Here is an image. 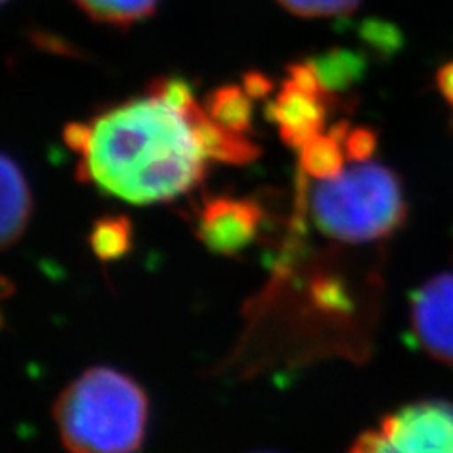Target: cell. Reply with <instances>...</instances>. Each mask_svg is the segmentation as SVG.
Listing matches in <instances>:
<instances>
[{"mask_svg": "<svg viewBox=\"0 0 453 453\" xmlns=\"http://www.w3.org/2000/svg\"><path fill=\"white\" fill-rule=\"evenodd\" d=\"M183 118L189 121L196 144L204 157L236 166L253 163L259 157L261 150L255 142H251L244 133L225 129V127L211 119L204 106L198 103H195Z\"/></svg>", "mask_w": 453, "mask_h": 453, "instance_id": "cell-8", "label": "cell"}, {"mask_svg": "<svg viewBox=\"0 0 453 453\" xmlns=\"http://www.w3.org/2000/svg\"><path fill=\"white\" fill-rule=\"evenodd\" d=\"M310 63L314 65L321 85L331 95L348 89L363 74V59L349 50L336 48Z\"/></svg>", "mask_w": 453, "mask_h": 453, "instance_id": "cell-12", "label": "cell"}, {"mask_svg": "<svg viewBox=\"0 0 453 453\" xmlns=\"http://www.w3.org/2000/svg\"><path fill=\"white\" fill-rule=\"evenodd\" d=\"M242 88L251 98H265L273 93V81L261 73H248L244 74Z\"/></svg>", "mask_w": 453, "mask_h": 453, "instance_id": "cell-19", "label": "cell"}, {"mask_svg": "<svg viewBox=\"0 0 453 453\" xmlns=\"http://www.w3.org/2000/svg\"><path fill=\"white\" fill-rule=\"evenodd\" d=\"M51 414L70 453H136L146 438L150 401L131 376L93 366L59 393Z\"/></svg>", "mask_w": 453, "mask_h": 453, "instance_id": "cell-2", "label": "cell"}, {"mask_svg": "<svg viewBox=\"0 0 453 453\" xmlns=\"http://www.w3.org/2000/svg\"><path fill=\"white\" fill-rule=\"evenodd\" d=\"M331 131L342 140L348 161H371L372 153L376 151L378 146V134L372 129H368V127H353L351 129L348 121H340Z\"/></svg>", "mask_w": 453, "mask_h": 453, "instance_id": "cell-15", "label": "cell"}, {"mask_svg": "<svg viewBox=\"0 0 453 453\" xmlns=\"http://www.w3.org/2000/svg\"><path fill=\"white\" fill-rule=\"evenodd\" d=\"M91 129L78 176L127 203L173 201L204 178L189 121L151 95L110 108Z\"/></svg>", "mask_w": 453, "mask_h": 453, "instance_id": "cell-1", "label": "cell"}, {"mask_svg": "<svg viewBox=\"0 0 453 453\" xmlns=\"http://www.w3.org/2000/svg\"><path fill=\"white\" fill-rule=\"evenodd\" d=\"M204 110L225 129L244 134L251 129V96L242 85H221V88L214 89L206 96Z\"/></svg>", "mask_w": 453, "mask_h": 453, "instance_id": "cell-10", "label": "cell"}, {"mask_svg": "<svg viewBox=\"0 0 453 453\" xmlns=\"http://www.w3.org/2000/svg\"><path fill=\"white\" fill-rule=\"evenodd\" d=\"M91 123H70L65 129V142L70 150L83 155L91 140Z\"/></svg>", "mask_w": 453, "mask_h": 453, "instance_id": "cell-18", "label": "cell"}, {"mask_svg": "<svg viewBox=\"0 0 453 453\" xmlns=\"http://www.w3.org/2000/svg\"><path fill=\"white\" fill-rule=\"evenodd\" d=\"M148 95L159 98V101L166 103L168 106H173L181 113V116H186V111L196 103L189 85L180 78H155L150 83Z\"/></svg>", "mask_w": 453, "mask_h": 453, "instance_id": "cell-17", "label": "cell"}, {"mask_svg": "<svg viewBox=\"0 0 453 453\" xmlns=\"http://www.w3.org/2000/svg\"><path fill=\"white\" fill-rule=\"evenodd\" d=\"M91 250L101 261H116L133 246V225L125 216H106L95 221Z\"/></svg>", "mask_w": 453, "mask_h": 453, "instance_id": "cell-14", "label": "cell"}, {"mask_svg": "<svg viewBox=\"0 0 453 453\" xmlns=\"http://www.w3.org/2000/svg\"><path fill=\"white\" fill-rule=\"evenodd\" d=\"M410 329L431 359L453 366V271L429 278L414 291Z\"/></svg>", "mask_w": 453, "mask_h": 453, "instance_id": "cell-5", "label": "cell"}, {"mask_svg": "<svg viewBox=\"0 0 453 453\" xmlns=\"http://www.w3.org/2000/svg\"><path fill=\"white\" fill-rule=\"evenodd\" d=\"M436 89L453 113V61L442 65L436 73Z\"/></svg>", "mask_w": 453, "mask_h": 453, "instance_id": "cell-20", "label": "cell"}, {"mask_svg": "<svg viewBox=\"0 0 453 453\" xmlns=\"http://www.w3.org/2000/svg\"><path fill=\"white\" fill-rule=\"evenodd\" d=\"M348 453H453V401L425 399L395 410Z\"/></svg>", "mask_w": 453, "mask_h": 453, "instance_id": "cell-4", "label": "cell"}, {"mask_svg": "<svg viewBox=\"0 0 453 453\" xmlns=\"http://www.w3.org/2000/svg\"><path fill=\"white\" fill-rule=\"evenodd\" d=\"M4 3H6V0H4Z\"/></svg>", "mask_w": 453, "mask_h": 453, "instance_id": "cell-21", "label": "cell"}, {"mask_svg": "<svg viewBox=\"0 0 453 453\" xmlns=\"http://www.w3.org/2000/svg\"><path fill=\"white\" fill-rule=\"evenodd\" d=\"M310 216L338 242L363 244L395 234L408 218L403 180L389 166L361 161L310 193Z\"/></svg>", "mask_w": 453, "mask_h": 453, "instance_id": "cell-3", "label": "cell"}, {"mask_svg": "<svg viewBox=\"0 0 453 453\" xmlns=\"http://www.w3.org/2000/svg\"><path fill=\"white\" fill-rule=\"evenodd\" d=\"M278 3L299 18H333L356 12L361 0H278Z\"/></svg>", "mask_w": 453, "mask_h": 453, "instance_id": "cell-16", "label": "cell"}, {"mask_svg": "<svg viewBox=\"0 0 453 453\" xmlns=\"http://www.w3.org/2000/svg\"><path fill=\"white\" fill-rule=\"evenodd\" d=\"M76 4L95 21L127 27L150 18L159 0H76Z\"/></svg>", "mask_w": 453, "mask_h": 453, "instance_id": "cell-13", "label": "cell"}, {"mask_svg": "<svg viewBox=\"0 0 453 453\" xmlns=\"http://www.w3.org/2000/svg\"><path fill=\"white\" fill-rule=\"evenodd\" d=\"M299 151L303 170L318 181L338 176L344 170L348 159L342 140L333 131L310 138Z\"/></svg>", "mask_w": 453, "mask_h": 453, "instance_id": "cell-11", "label": "cell"}, {"mask_svg": "<svg viewBox=\"0 0 453 453\" xmlns=\"http://www.w3.org/2000/svg\"><path fill=\"white\" fill-rule=\"evenodd\" d=\"M333 103V96L308 91L288 78L268 108V116L278 123L281 140L288 146L301 150L310 138L323 131Z\"/></svg>", "mask_w": 453, "mask_h": 453, "instance_id": "cell-7", "label": "cell"}, {"mask_svg": "<svg viewBox=\"0 0 453 453\" xmlns=\"http://www.w3.org/2000/svg\"><path fill=\"white\" fill-rule=\"evenodd\" d=\"M0 180H3L0 181V191H3V219H0L3 234H0V240H3V248H10L27 231L33 211V198L25 174L10 155H3Z\"/></svg>", "mask_w": 453, "mask_h": 453, "instance_id": "cell-9", "label": "cell"}, {"mask_svg": "<svg viewBox=\"0 0 453 453\" xmlns=\"http://www.w3.org/2000/svg\"><path fill=\"white\" fill-rule=\"evenodd\" d=\"M261 210L251 198L214 196L198 214L196 238L218 255H233L248 248L257 236Z\"/></svg>", "mask_w": 453, "mask_h": 453, "instance_id": "cell-6", "label": "cell"}]
</instances>
